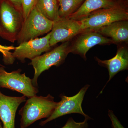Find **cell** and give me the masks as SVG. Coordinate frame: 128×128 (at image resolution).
Instances as JSON below:
<instances>
[{
    "label": "cell",
    "mask_w": 128,
    "mask_h": 128,
    "mask_svg": "<svg viewBox=\"0 0 128 128\" xmlns=\"http://www.w3.org/2000/svg\"><path fill=\"white\" fill-rule=\"evenodd\" d=\"M35 7L50 21L55 22L60 18L58 0H38Z\"/></svg>",
    "instance_id": "cell-15"
},
{
    "label": "cell",
    "mask_w": 128,
    "mask_h": 128,
    "mask_svg": "<svg viewBox=\"0 0 128 128\" xmlns=\"http://www.w3.org/2000/svg\"><path fill=\"white\" fill-rule=\"evenodd\" d=\"M50 32L42 38H37L20 44L15 47L12 56L16 59L24 63L25 59L31 60L43 53L50 51L52 47L50 44Z\"/></svg>",
    "instance_id": "cell-8"
},
{
    "label": "cell",
    "mask_w": 128,
    "mask_h": 128,
    "mask_svg": "<svg viewBox=\"0 0 128 128\" xmlns=\"http://www.w3.org/2000/svg\"><path fill=\"white\" fill-rule=\"evenodd\" d=\"M128 0H121V2L124 6L128 7Z\"/></svg>",
    "instance_id": "cell-22"
},
{
    "label": "cell",
    "mask_w": 128,
    "mask_h": 128,
    "mask_svg": "<svg viewBox=\"0 0 128 128\" xmlns=\"http://www.w3.org/2000/svg\"><path fill=\"white\" fill-rule=\"evenodd\" d=\"M22 12L6 1L0 6V28L3 39L14 43L23 24Z\"/></svg>",
    "instance_id": "cell-3"
},
{
    "label": "cell",
    "mask_w": 128,
    "mask_h": 128,
    "mask_svg": "<svg viewBox=\"0 0 128 128\" xmlns=\"http://www.w3.org/2000/svg\"><path fill=\"white\" fill-rule=\"evenodd\" d=\"M1 32L0 28V37H1Z\"/></svg>",
    "instance_id": "cell-25"
},
{
    "label": "cell",
    "mask_w": 128,
    "mask_h": 128,
    "mask_svg": "<svg viewBox=\"0 0 128 128\" xmlns=\"http://www.w3.org/2000/svg\"><path fill=\"white\" fill-rule=\"evenodd\" d=\"M128 7L119 4L99 9L79 20L83 31H94L117 21L128 20Z\"/></svg>",
    "instance_id": "cell-2"
},
{
    "label": "cell",
    "mask_w": 128,
    "mask_h": 128,
    "mask_svg": "<svg viewBox=\"0 0 128 128\" xmlns=\"http://www.w3.org/2000/svg\"><path fill=\"white\" fill-rule=\"evenodd\" d=\"M108 114L112 121V128H125L122 125L120 121L112 110H108Z\"/></svg>",
    "instance_id": "cell-20"
},
{
    "label": "cell",
    "mask_w": 128,
    "mask_h": 128,
    "mask_svg": "<svg viewBox=\"0 0 128 128\" xmlns=\"http://www.w3.org/2000/svg\"><path fill=\"white\" fill-rule=\"evenodd\" d=\"M76 36L72 44H70V52L79 54L86 60V53L91 48L98 44L104 45L114 43L110 38L92 30L84 31Z\"/></svg>",
    "instance_id": "cell-10"
},
{
    "label": "cell",
    "mask_w": 128,
    "mask_h": 128,
    "mask_svg": "<svg viewBox=\"0 0 128 128\" xmlns=\"http://www.w3.org/2000/svg\"><path fill=\"white\" fill-rule=\"evenodd\" d=\"M26 100V97L6 96L0 91V119L3 128H15V118L18 108Z\"/></svg>",
    "instance_id": "cell-11"
},
{
    "label": "cell",
    "mask_w": 128,
    "mask_h": 128,
    "mask_svg": "<svg viewBox=\"0 0 128 128\" xmlns=\"http://www.w3.org/2000/svg\"><path fill=\"white\" fill-rule=\"evenodd\" d=\"M21 73L20 69L8 72L0 66V87L16 91L28 98L36 95L38 89L33 85L32 79Z\"/></svg>",
    "instance_id": "cell-6"
},
{
    "label": "cell",
    "mask_w": 128,
    "mask_h": 128,
    "mask_svg": "<svg viewBox=\"0 0 128 128\" xmlns=\"http://www.w3.org/2000/svg\"><path fill=\"white\" fill-rule=\"evenodd\" d=\"M90 85H85L81 89L79 92L75 96L68 97L64 94H60L61 100L58 102L57 107L50 116L40 124L43 126L48 122L66 114L73 113L79 114L85 118L89 116L86 114L82 108V104L84 97Z\"/></svg>",
    "instance_id": "cell-7"
},
{
    "label": "cell",
    "mask_w": 128,
    "mask_h": 128,
    "mask_svg": "<svg viewBox=\"0 0 128 128\" xmlns=\"http://www.w3.org/2000/svg\"><path fill=\"white\" fill-rule=\"evenodd\" d=\"M91 118L90 117H86L85 118L83 122H77L72 118H70L66 124L61 128H87L89 126L88 121Z\"/></svg>",
    "instance_id": "cell-18"
},
{
    "label": "cell",
    "mask_w": 128,
    "mask_h": 128,
    "mask_svg": "<svg viewBox=\"0 0 128 128\" xmlns=\"http://www.w3.org/2000/svg\"><path fill=\"white\" fill-rule=\"evenodd\" d=\"M15 48V47L13 46H4L0 44V52L2 54V60L5 64L9 65L14 63L16 59L12 56L10 50H14Z\"/></svg>",
    "instance_id": "cell-17"
},
{
    "label": "cell",
    "mask_w": 128,
    "mask_h": 128,
    "mask_svg": "<svg viewBox=\"0 0 128 128\" xmlns=\"http://www.w3.org/2000/svg\"><path fill=\"white\" fill-rule=\"evenodd\" d=\"M8 2L16 8L22 11V0H8Z\"/></svg>",
    "instance_id": "cell-21"
},
{
    "label": "cell",
    "mask_w": 128,
    "mask_h": 128,
    "mask_svg": "<svg viewBox=\"0 0 128 128\" xmlns=\"http://www.w3.org/2000/svg\"><path fill=\"white\" fill-rule=\"evenodd\" d=\"M84 0H58L60 18H67L81 6Z\"/></svg>",
    "instance_id": "cell-16"
},
{
    "label": "cell",
    "mask_w": 128,
    "mask_h": 128,
    "mask_svg": "<svg viewBox=\"0 0 128 128\" xmlns=\"http://www.w3.org/2000/svg\"><path fill=\"white\" fill-rule=\"evenodd\" d=\"M83 32L79 21L68 18H60L54 22L50 32V46L52 47L60 42L70 41Z\"/></svg>",
    "instance_id": "cell-9"
},
{
    "label": "cell",
    "mask_w": 128,
    "mask_h": 128,
    "mask_svg": "<svg viewBox=\"0 0 128 128\" xmlns=\"http://www.w3.org/2000/svg\"><path fill=\"white\" fill-rule=\"evenodd\" d=\"M37 1L38 0H22V12L24 20L35 7Z\"/></svg>",
    "instance_id": "cell-19"
},
{
    "label": "cell",
    "mask_w": 128,
    "mask_h": 128,
    "mask_svg": "<svg viewBox=\"0 0 128 128\" xmlns=\"http://www.w3.org/2000/svg\"><path fill=\"white\" fill-rule=\"evenodd\" d=\"M57 104L50 94L46 96L35 95L28 98L18 112L21 116L20 128H27L38 120L48 118L54 111Z\"/></svg>",
    "instance_id": "cell-1"
},
{
    "label": "cell",
    "mask_w": 128,
    "mask_h": 128,
    "mask_svg": "<svg viewBox=\"0 0 128 128\" xmlns=\"http://www.w3.org/2000/svg\"><path fill=\"white\" fill-rule=\"evenodd\" d=\"M115 0L117 1L118 2H120V3H121V4H122L121 2V0Z\"/></svg>",
    "instance_id": "cell-24"
},
{
    "label": "cell",
    "mask_w": 128,
    "mask_h": 128,
    "mask_svg": "<svg viewBox=\"0 0 128 128\" xmlns=\"http://www.w3.org/2000/svg\"><path fill=\"white\" fill-rule=\"evenodd\" d=\"M95 60L101 66L107 68L109 73V79L103 89L100 92V94L106 85L112 78L120 72L128 70V48L124 47L119 48L116 54L112 58L106 60H102L97 57Z\"/></svg>",
    "instance_id": "cell-12"
},
{
    "label": "cell",
    "mask_w": 128,
    "mask_h": 128,
    "mask_svg": "<svg viewBox=\"0 0 128 128\" xmlns=\"http://www.w3.org/2000/svg\"><path fill=\"white\" fill-rule=\"evenodd\" d=\"M119 4L122 5L115 0H84L80 8L67 18L79 20L99 9L110 8Z\"/></svg>",
    "instance_id": "cell-13"
},
{
    "label": "cell",
    "mask_w": 128,
    "mask_h": 128,
    "mask_svg": "<svg viewBox=\"0 0 128 128\" xmlns=\"http://www.w3.org/2000/svg\"><path fill=\"white\" fill-rule=\"evenodd\" d=\"M69 41L64 42L52 50L31 60L29 64L32 66L34 69V74L32 82L34 86H38V79L41 73L51 66H58L64 63L68 54L70 53Z\"/></svg>",
    "instance_id": "cell-5"
},
{
    "label": "cell",
    "mask_w": 128,
    "mask_h": 128,
    "mask_svg": "<svg viewBox=\"0 0 128 128\" xmlns=\"http://www.w3.org/2000/svg\"><path fill=\"white\" fill-rule=\"evenodd\" d=\"M0 128H3L2 125L1 123L0 122Z\"/></svg>",
    "instance_id": "cell-23"
},
{
    "label": "cell",
    "mask_w": 128,
    "mask_h": 128,
    "mask_svg": "<svg viewBox=\"0 0 128 128\" xmlns=\"http://www.w3.org/2000/svg\"><path fill=\"white\" fill-rule=\"evenodd\" d=\"M54 22L48 20L34 7L24 21L18 36V44L37 38L52 30Z\"/></svg>",
    "instance_id": "cell-4"
},
{
    "label": "cell",
    "mask_w": 128,
    "mask_h": 128,
    "mask_svg": "<svg viewBox=\"0 0 128 128\" xmlns=\"http://www.w3.org/2000/svg\"><path fill=\"white\" fill-rule=\"evenodd\" d=\"M94 31L110 37L114 42H127L128 40V20L114 22Z\"/></svg>",
    "instance_id": "cell-14"
}]
</instances>
